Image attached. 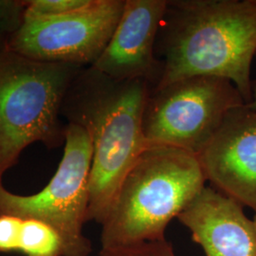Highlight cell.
<instances>
[{
	"label": "cell",
	"instance_id": "cell-14",
	"mask_svg": "<svg viewBox=\"0 0 256 256\" xmlns=\"http://www.w3.org/2000/svg\"><path fill=\"white\" fill-rule=\"evenodd\" d=\"M22 220L10 216H0V252H18Z\"/></svg>",
	"mask_w": 256,
	"mask_h": 256
},
{
	"label": "cell",
	"instance_id": "cell-8",
	"mask_svg": "<svg viewBox=\"0 0 256 256\" xmlns=\"http://www.w3.org/2000/svg\"><path fill=\"white\" fill-rule=\"evenodd\" d=\"M196 156L210 187L256 214V110H230Z\"/></svg>",
	"mask_w": 256,
	"mask_h": 256
},
{
	"label": "cell",
	"instance_id": "cell-6",
	"mask_svg": "<svg viewBox=\"0 0 256 256\" xmlns=\"http://www.w3.org/2000/svg\"><path fill=\"white\" fill-rule=\"evenodd\" d=\"M232 82L214 76H192L150 90L142 129L150 146L176 147L198 155L230 111L245 104Z\"/></svg>",
	"mask_w": 256,
	"mask_h": 256
},
{
	"label": "cell",
	"instance_id": "cell-9",
	"mask_svg": "<svg viewBox=\"0 0 256 256\" xmlns=\"http://www.w3.org/2000/svg\"><path fill=\"white\" fill-rule=\"evenodd\" d=\"M166 6L167 0H126L110 43L92 68L118 81L144 80L154 88L162 72L156 41Z\"/></svg>",
	"mask_w": 256,
	"mask_h": 256
},
{
	"label": "cell",
	"instance_id": "cell-15",
	"mask_svg": "<svg viewBox=\"0 0 256 256\" xmlns=\"http://www.w3.org/2000/svg\"><path fill=\"white\" fill-rule=\"evenodd\" d=\"M247 104L250 108L256 110V82L252 84V101L250 102Z\"/></svg>",
	"mask_w": 256,
	"mask_h": 256
},
{
	"label": "cell",
	"instance_id": "cell-3",
	"mask_svg": "<svg viewBox=\"0 0 256 256\" xmlns=\"http://www.w3.org/2000/svg\"><path fill=\"white\" fill-rule=\"evenodd\" d=\"M205 182L196 155L176 147L150 146L124 178L101 225V250L166 240L170 222Z\"/></svg>",
	"mask_w": 256,
	"mask_h": 256
},
{
	"label": "cell",
	"instance_id": "cell-12",
	"mask_svg": "<svg viewBox=\"0 0 256 256\" xmlns=\"http://www.w3.org/2000/svg\"><path fill=\"white\" fill-rule=\"evenodd\" d=\"M25 14L30 16H56L86 6L90 0H25Z\"/></svg>",
	"mask_w": 256,
	"mask_h": 256
},
{
	"label": "cell",
	"instance_id": "cell-7",
	"mask_svg": "<svg viewBox=\"0 0 256 256\" xmlns=\"http://www.w3.org/2000/svg\"><path fill=\"white\" fill-rule=\"evenodd\" d=\"M126 0H90L82 9L56 16L24 14L6 38L10 50L44 63L92 66L110 43Z\"/></svg>",
	"mask_w": 256,
	"mask_h": 256
},
{
	"label": "cell",
	"instance_id": "cell-10",
	"mask_svg": "<svg viewBox=\"0 0 256 256\" xmlns=\"http://www.w3.org/2000/svg\"><path fill=\"white\" fill-rule=\"evenodd\" d=\"M178 220L206 256H256L254 221L244 207L205 186Z\"/></svg>",
	"mask_w": 256,
	"mask_h": 256
},
{
	"label": "cell",
	"instance_id": "cell-13",
	"mask_svg": "<svg viewBox=\"0 0 256 256\" xmlns=\"http://www.w3.org/2000/svg\"><path fill=\"white\" fill-rule=\"evenodd\" d=\"M25 10V0H0V38L9 37L18 30Z\"/></svg>",
	"mask_w": 256,
	"mask_h": 256
},
{
	"label": "cell",
	"instance_id": "cell-1",
	"mask_svg": "<svg viewBox=\"0 0 256 256\" xmlns=\"http://www.w3.org/2000/svg\"><path fill=\"white\" fill-rule=\"evenodd\" d=\"M155 55L162 72L151 90L187 77L214 76L232 82L248 104L256 0H167Z\"/></svg>",
	"mask_w": 256,
	"mask_h": 256
},
{
	"label": "cell",
	"instance_id": "cell-5",
	"mask_svg": "<svg viewBox=\"0 0 256 256\" xmlns=\"http://www.w3.org/2000/svg\"><path fill=\"white\" fill-rule=\"evenodd\" d=\"M64 144L56 173L40 192L20 196L0 182V216L42 221L62 238L64 256H90L92 243L84 234V225L90 202L92 140L84 128L66 124Z\"/></svg>",
	"mask_w": 256,
	"mask_h": 256
},
{
	"label": "cell",
	"instance_id": "cell-16",
	"mask_svg": "<svg viewBox=\"0 0 256 256\" xmlns=\"http://www.w3.org/2000/svg\"><path fill=\"white\" fill-rule=\"evenodd\" d=\"M252 221H254V229H256V214H254V218H252Z\"/></svg>",
	"mask_w": 256,
	"mask_h": 256
},
{
	"label": "cell",
	"instance_id": "cell-11",
	"mask_svg": "<svg viewBox=\"0 0 256 256\" xmlns=\"http://www.w3.org/2000/svg\"><path fill=\"white\" fill-rule=\"evenodd\" d=\"M18 252L25 256H64V244L52 227L36 220H23Z\"/></svg>",
	"mask_w": 256,
	"mask_h": 256
},
{
	"label": "cell",
	"instance_id": "cell-2",
	"mask_svg": "<svg viewBox=\"0 0 256 256\" xmlns=\"http://www.w3.org/2000/svg\"><path fill=\"white\" fill-rule=\"evenodd\" d=\"M149 92L144 80L118 81L92 66L82 68L66 92L61 116L88 132L93 149L88 222L102 224L124 178L150 146L142 129Z\"/></svg>",
	"mask_w": 256,
	"mask_h": 256
},
{
	"label": "cell",
	"instance_id": "cell-4",
	"mask_svg": "<svg viewBox=\"0 0 256 256\" xmlns=\"http://www.w3.org/2000/svg\"><path fill=\"white\" fill-rule=\"evenodd\" d=\"M6 38H0V182L30 144H64L61 108L82 68L30 59L10 50Z\"/></svg>",
	"mask_w": 256,
	"mask_h": 256
}]
</instances>
